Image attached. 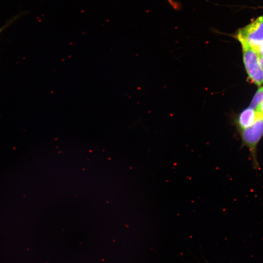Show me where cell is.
<instances>
[{
  "mask_svg": "<svg viewBox=\"0 0 263 263\" xmlns=\"http://www.w3.org/2000/svg\"><path fill=\"white\" fill-rule=\"evenodd\" d=\"M242 146L247 147L250 152L254 169L260 167L257 156V145L263 135V117L257 118L248 128L240 130Z\"/></svg>",
  "mask_w": 263,
  "mask_h": 263,
  "instance_id": "6da1fadb",
  "label": "cell"
},
{
  "mask_svg": "<svg viewBox=\"0 0 263 263\" xmlns=\"http://www.w3.org/2000/svg\"><path fill=\"white\" fill-rule=\"evenodd\" d=\"M242 47L244 63L250 80L256 85L263 83V71L259 59V54L245 40L237 38Z\"/></svg>",
  "mask_w": 263,
  "mask_h": 263,
  "instance_id": "7a4b0ae2",
  "label": "cell"
},
{
  "mask_svg": "<svg viewBox=\"0 0 263 263\" xmlns=\"http://www.w3.org/2000/svg\"><path fill=\"white\" fill-rule=\"evenodd\" d=\"M236 38L244 39L258 52L263 43V15L240 29Z\"/></svg>",
  "mask_w": 263,
  "mask_h": 263,
  "instance_id": "3957f363",
  "label": "cell"
},
{
  "mask_svg": "<svg viewBox=\"0 0 263 263\" xmlns=\"http://www.w3.org/2000/svg\"><path fill=\"white\" fill-rule=\"evenodd\" d=\"M256 119V114L255 110L249 107L239 114L236 122L238 129L242 130L252 125Z\"/></svg>",
  "mask_w": 263,
  "mask_h": 263,
  "instance_id": "277c9868",
  "label": "cell"
},
{
  "mask_svg": "<svg viewBox=\"0 0 263 263\" xmlns=\"http://www.w3.org/2000/svg\"><path fill=\"white\" fill-rule=\"evenodd\" d=\"M263 101V87L258 89L250 104L249 107L255 110Z\"/></svg>",
  "mask_w": 263,
  "mask_h": 263,
  "instance_id": "5b68a950",
  "label": "cell"
},
{
  "mask_svg": "<svg viewBox=\"0 0 263 263\" xmlns=\"http://www.w3.org/2000/svg\"><path fill=\"white\" fill-rule=\"evenodd\" d=\"M255 111L256 114V119L263 117V101L258 105Z\"/></svg>",
  "mask_w": 263,
  "mask_h": 263,
  "instance_id": "8992f818",
  "label": "cell"
},
{
  "mask_svg": "<svg viewBox=\"0 0 263 263\" xmlns=\"http://www.w3.org/2000/svg\"><path fill=\"white\" fill-rule=\"evenodd\" d=\"M258 53L259 56H263V43L260 46L258 49Z\"/></svg>",
  "mask_w": 263,
  "mask_h": 263,
  "instance_id": "52a82bcc",
  "label": "cell"
},
{
  "mask_svg": "<svg viewBox=\"0 0 263 263\" xmlns=\"http://www.w3.org/2000/svg\"><path fill=\"white\" fill-rule=\"evenodd\" d=\"M259 59L260 65L263 71V56L259 55Z\"/></svg>",
  "mask_w": 263,
  "mask_h": 263,
  "instance_id": "ba28073f",
  "label": "cell"
},
{
  "mask_svg": "<svg viewBox=\"0 0 263 263\" xmlns=\"http://www.w3.org/2000/svg\"><path fill=\"white\" fill-rule=\"evenodd\" d=\"M3 29V28L0 29V33L1 31V30Z\"/></svg>",
  "mask_w": 263,
  "mask_h": 263,
  "instance_id": "9c48e42d",
  "label": "cell"
}]
</instances>
